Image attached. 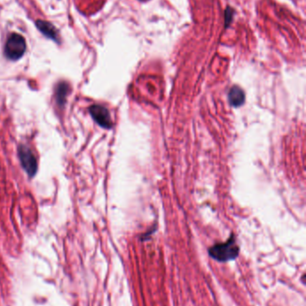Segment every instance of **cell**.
Wrapping results in <instances>:
<instances>
[{"label":"cell","mask_w":306,"mask_h":306,"mask_svg":"<svg viewBox=\"0 0 306 306\" xmlns=\"http://www.w3.org/2000/svg\"><path fill=\"white\" fill-rule=\"evenodd\" d=\"M208 254L217 262H225L234 260L239 254V247L237 246L234 236L229 238L228 241L217 244L209 248Z\"/></svg>","instance_id":"1"},{"label":"cell","mask_w":306,"mask_h":306,"mask_svg":"<svg viewBox=\"0 0 306 306\" xmlns=\"http://www.w3.org/2000/svg\"><path fill=\"white\" fill-rule=\"evenodd\" d=\"M26 50L25 38L18 34L12 33L9 35L5 45V56L9 60L16 61L24 56Z\"/></svg>","instance_id":"2"},{"label":"cell","mask_w":306,"mask_h":306,"mask_svg":"<svg viewBox=\"0 0 306 306\" xmlns=\"http://www.w3.org/2000/svg\"><path fill=\"white\" fill-rule=\"evenodd\" d=\"M18 156L23 169L29 177H33L36 174L37 161L32 150L26 145H20L18 148Z\"/></svg>","instance_id":"3"},{"label":"cell","mask_w":306,"mask_h":306,"mask_svg":"<svg viewBox=\"0 0 306 306\" xmlns=\"http://www.w3.org/2000/svg\"><path fill=\"white\" fill-rule=\"evenodd\" d=\"M91 116L94 120L103 128L110 129L112 127V121L109 110L101 105H93L89 109Z\"/></svg>","instance_id":"4"},{"label":"cell","mask_w":306,"mask_h":306,"mask_svg":"<svg viewBox=\"0 0 306 306\" xmlns=\"http://www.w3.org/2000/svg\"><path fill=\"white\" fill-rule=\"evenodd\" d=\"M36 26L38 30L44 35L51 40L57 41L58 40V33L56 28L52 24L46 22V21L38 20L36 22Z\"/></svg>","instance_id":"5"},{"label":"cell","mask_w":306,"mask_h":306,"mask_svg":"<svg viewBox=\"0 0 306 306\" xmlns=\"http://www.w3.org/2000/svg\"><path fill=\"white\" fill-rule=\"evenodd\" d=\"M228 100L233 107H240L245 101L244 92L238 86H233L229 92Z\"/></svg>","instance_id":"6"},{"label":"cell","mask_w":306,"mask_h":306,"mask_svg":"<svg viewBox=\"0 0 306 306\" xmlns=\"http://www.w3.org/2000/svg\"><path fill=\"white\" fill-rule=\"evenodd\" d=\"M70 85H68L67 83H59L57 85V88H56V93H55V96H56V101L58 106H63L65 104L66 99L68 94L70 93Z\"/></svg>","instance_id":"7"}]
</instances>
